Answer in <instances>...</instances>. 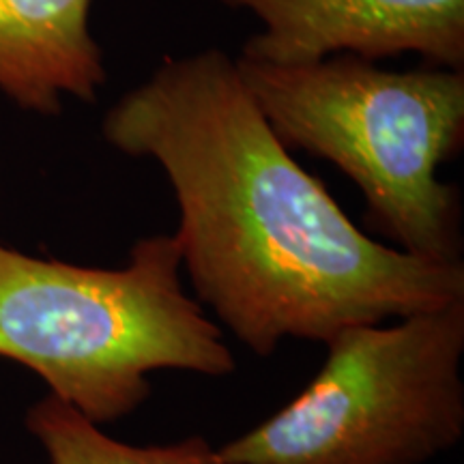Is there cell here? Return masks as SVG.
Listing matches in <instances>:
<instances>
[{
  "mask_svg": "<svg viewBox=\"0 0 464 464\" xmlns=\"http://www.w3.org/2000/svg\"><path fill=\"white\" fill-rule=\"evenodd\" d=\"M102 133L166 174L196 299L258 357L464 299V263L417 258L353 224L224 50L164 58L116 100Z\"/></svg>",
  "mask_w": 464,
  "mask_h": 464,
  "instance_id": "6da1fadb",
  "label": "cell"
},
{
  "mask_svg": "<svg viewBox=\"0 0 464 464\" xmlns=\"http://www.w3.org/2000/svg\"><path fill=\"white\" fill-rule=\"evenodd\" d=\"M314 379L226 464H426L464 434V299L324 342Z\"/></svg>",
  "mask_w": 464,
  "mask_h": 464,
  "instance_id": "277c9868",
  "label": "cell"
},
{
  "mask_svg": "<svg viewBox=\"0 0 464 464\" xmlns=\"http://www.w3.org/2000/svg\"><path fill=\"white\" fill-rule=\"evenodd\" d=\"M91 5L0 0V92L17 108L58 116L65 100H100L108 72L91 31Z\"/></svg>",
  "mask_w": 464,
  "mask_h": 464,
  "instance_id": "8992f818",
  "label": "cell"
},
{
  "mask_svg": "<svg viewBox=\"0 0 464 464\" xmlns=\"http://www.w3.org/2000/svg\"><path fill=\"white\" fill-rule=\"evenodd\" d=\"M237 67L280 140L338 166L392 247L462 263L460 189L439 168L464 144V69L392 72L351 54L304 65L237 56Z\"/></svg>",
  "mask_w": 464,
  "mask_h": 464,
  "instance_id": "3957f363",
  "label": "cell"
},
{
  "mask_svg": "<svg viewBox=\"0 0 464 464\" xmlns=\"http://www.w3.org/2000/svg\"><path fill=\"white\" fill-rule=\"evenodd\" d=\"M247 11L260 31L243 58L304 65L351 54L382 61L417 54L423 65L464 69V0H218Z\"/></svg>",
  "mask_w": 464,
  "mask_h": 464,
  "instance_id": "5b68a950",
  "label": "cell"
},
{
  "mask_svg": "<svg viewBox=\"0 0 464 464\" xmlns=\"http://www.w3.org/2000/svg\"><path fill=\"white\" fill-rule=\"evenodd\" d=\"M26 428L44 445L50 464H226L218 448L198 434L170 445L116 440L52 393L31 406Z\"/></svg>",
  "mask_w": 464,
  "mask_h": 464,
  "instance_id": "52a82bcc",
  "label": "cell"
},
{
  "mask_svg": "<svg viewBox=\"0 0 464 464\" xmlns=\"http://www.w3.org/2000/svg\"><path fill=\"white\" fill-rule=\"evenodd\" d=\"M181 274L174 235L138 239L119 269L0 246V357L97 426L136 413L153 372L228 376L235 357L222 329Z\"/></svg>",
  "mask_w": 464,
  "mask_h": 464,
  "instance_id": "7a4b0ae2",
  "label": "cell"
}]
</instances>
